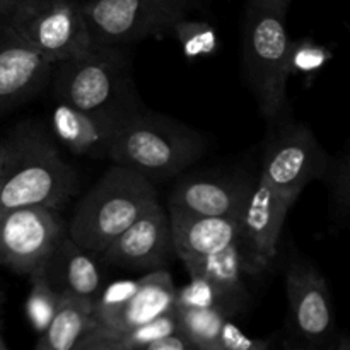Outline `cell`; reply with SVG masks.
<instances>
[{"mask_svg":"<svg viewBox=\"0 0 350 350\" xmlns=\"http://www.w3.org/2000/svg\"><path fill=\"white\" fill-rule=\"evenodd\" d=\"M50 84L58 103L118 125L146 109L137 94L126 44L92 43L81 57L51 65Z\"/></svg>","mask_w":350,"mask_h":350,"instance_id":"6da1fadb","label":"cell"},{"mask_svg":"<svg viewBox=\"0 0 350 350\" xmlns=\"http://www.w3.org/2000/svg\"><path fill=\"white\" fill-rule=\"evenodd\" d=\"M5 142V178L0 212L26 205L60 211L77 191L79 174L62 157L55 137L41 122H19Z\"/></svg>","mask_w":350,"mask_h":350,"instance_id":"7a4b0ae2","label":"cell"},{"mask_svg":"<svg viewBox=\"0 0 350 350\" xmlns=\"http://www.w3.org/2000/svg\"><path fill=\"white\" fill-rule=\"evenodd\" d=\"M287 10L275 0H248L243 17L241 64L245 81L260 113L273 122L289 109L291 41Z\"/></svg>","mask_w":350,"mask_h":350,"instance_id":"3957f363","label":"cell"},{"mask_svg":"<svg viewBox=\"0 0 350 350\" xmlns=\"http://www.w3.org/2000/svg\"><path fill=\"white\" fill-rule=\"evenodd\" d=\"M205 150L207 142L200 132L144 109L116 126L106 157L154 183L183 173Z\"/></svg>","mask_w":350,"mask_h":350,"instance_id":"277c9868","label":"cell"},{"mask_svg":"<svg viewBox=\"0 0 350 350\" xmlns=\"http://www.w3.org/2000/svg\"><path fill=\"white\" fill-rule=\"evenodd\" d=\"M156 200L152 181L130 167L115 164L81 198L67 222L68 236L79 246L101 256Z\"/></svg>","mask_w":350,"mask_h":350,"instance_id":"5b68a950","label":"cell"},{"mask_svg":"<svg viewBox=\"0 0 350 350\" xmlns=\"http://www.w3.org/2000/svg\"><path fill=\"white\" fill-rule=\"evenodd\" d=\"M200 0H88L81 3L92 43L132 44L171 36Z\"/></svg>","mask_w":350,"mask_h":350,"instance_id":"8992f818","label":"cell"},{"mask_svg":"<svg viewBox=\"0 0 350 350\" xmlns=\"http://www.w3.org/2000/svg\"><path fill=\"white\" fill-rule=\"evenodd\" d=\"M5 23L51 65L81 57L92 44L77 0L16 2Z\"/></svg>","mask_w":350,"mask_h":350,"instance_id":"52a82bcc","label":"cell"},{"mask_svg":"<svg viewBox=\"0 0 350 350\" xmlns=\"http://www.w3.org/2000/svg\"><path fill=\"white\" fill-rule=\"evenodd\" d=\"M270 125L258 176L273 190L297 200L311 181L325 180L330 156L306 123L282 115Z\"/></svg>","mask_w":350,"mask_h":350,"instance_id":"ba28073f","label":"cell"},{"mask_svg":"<svg viewBox=\"0 0 350 350\" xmlns=\"http://www.w3.org/2000/svg\"><path fill=\"white\" fill-rule=\"evenodd\" d=\"M67 234V222L55 208L26 205L0 212V265L29 275L46 263Z\"/></svg>","mask_w":350,"mask_h":350,"instance_id":"9c48e42d","label":"cell"},{"mask_svg":"<svg viewBox=\"0 0 350 350\" xmlns=\"http://www.w3.org/2000/svg\"><path fill=\"white\" fill-rule=\"evenodd\" d=\"M289 334L294 347H335L337 318L325 277L313 265L293 260L286 270Z\"/></svg>","mask_w":350,"mask_h":350,"instance_id":"30bf717a","label":"cell"},{"mask_svg":"<svg viewBox=\"0 0 350 350\" xmlns=\"http://www.w3.org/2000/svg\"><path fill=\"white\" fill-rule=\"evenodd\" d=\"M296 200L273 190L262 176L253 181L238 212V243L250 273L265 272L277 256L284 222Z\"/></svg>","mask_w":350,"mask_h":350,"instance_id":"8fae6325","label":"cell"},{"mask_svg":"<svg viewBox=\"0 0 350 350\" xmlns=\"http://www.w3.org/2000/svg\"><path fill=\"white\" fill-rule=\"evenodd\" d=\"M173 253L170 215L159 200H156L103 252L101 256L109 265L125 270L154 272L166 269Z\"/></svg>","mask_w":350,"mask_h":350,"instance_id":"7c38bea8","label":"cell"},{"mask_svg":"<svg viewBox=\"0 0 350 350\" xmlns=\"http://www.w3.org/2000/svg\"><path fill=\"white\" fill-rule=\"evenodd\" d=\"M50 75L51 64L5 24L0 31V116L40 94Z\"/></svg>","mask_w":350,"mask_h":350,"instance_id":"4fadbf2b","label":"cell"},{"mask_svg":"<svg viewBox=\"0 0 350 350\" xmlns=\"http://www.w3.org/2000/svg\"><path fill=\"white\" fill-rule=\"evenodd\" d=\"M176 287L166 269L146 272L137 287L118 306L92 314V328L85 335H111L147 323L174 308Z\"/></svg>","mask_w":350,"mask_h":350,"instance_id":"5bb4252c","label":"cell"},{"mask_svg":"<svg viewBox=\"0 0 350 350\" xmlns=\"http://www.w3.org/2000/svg\"><path fill=\"white\" fill-rule=\"evenodd\" d=\"M252 178L243 174H195L176 183L170 207L195 215H231L245 202Z\"/></svg>","mask_w":350,"mask_h":350,"instance_id":"9a60e30c","label":"cell"},{"mask_svg":"<svg viewBox=\"0 0 350 350\" xmlns=\"http://www.w3.org/2000/svg\"><path fill=\"white\" fill-rule=\"evenodd\" d=\"M238 212L231 215H195L170 207L167 215L174 255L185 262L212 255L231 245L238 239Z\"/></svg>","mask_w":350,"mask_h":350,"instance_id":"2e32d148","label":"cell"},{"mask_svg":"<svg viewBox=\"0 0 350 350\" xmlns=\"http://www.w3.org/2000/svg\"><path fill=\"white\" fill-rule=\"evenodd\" d=\"M190 277H202L217 294L221 308L228 318L239 313L248 297L245 275L250 273L238 239L212 255L190 258L183 262Z\"/></svg>","mask_w":350,"mask_h":350,"instance_id":"e0dca14e","label":"cell"},{"mask_svg":"<svg viewBox=\"0 0 350 350\" xmlns=\"http://www.w3.org/2000/svg\"><path fill=\"white\" fill-rule=\"evenodd\" d=\"M96 256V253L79 246L67 234L51 253L43 269L58 293L96 303L105 287Z\"/></svg>","mask_w":350,"mask_h":350,"instance_id":"ac0fdd59","label":"cell"},{"mask_svg":"<svg viewBox=\"0 0 350 350\" xmlns=\"http://www.w3.org/2000/svg\"><path fill=\"white\" fill-rule=\"evenodd\" d=\"M118 123L84 109L58 103L51 113V133L74 156L96 159L108 156V147Z\"/></svg>","mask_w":350,"mask_h":350,"instance_id":"d6986e66","label":"cell"},{"mask_svg":"<svg viewBox=\"0 0 350 350\" xmlns=\"http://www.w3.org/2000/svg\"><path fill=\"white\" fill-rule=\"evenodd\" d=\"M94 303L81 297L62 294L53 318L40 334L36 350H75L79 342L92 328Z\"/></svg>","mask_w":350,"mask_h":350,"instance_id":"ffe728a7","label":"cell"},{"mask_svg":"<svg viewBox=\"0 0 350 350\" xmlns=\"http://www.w3.org/2000/svg\"><path fill=\"white\" fill-rule=\"evenodd\" d=\"M178 332L174 308L159 318L111 335H84L75 350H147L157 338Z\"/></svg>","mask_w":350,"mask_h":350,"instance_id":"44dd1931","label":"cell"},{"mask_svg":"<svg viewBox=\"0 0 350 350\" xmlns=\"http://www.w3.org/2000/svg\"><path fill=\"white\" fill-rule=\"evenodd\" d=\"M178 332L193 350H219V332L228 317L214 306L174 304Z\"/></svg>","mask_w":350,"mask_h":350,"instance_id":"7402d4cb","label":"cell"},{"mask_svg":"<svg viewBox=\"0 0 350 350\" xmlns=\"http://www.w3.org/2000/svg\"><path fill=\"white\" fill-rule=\"evenodd\" d=\"M27 277H29V294L26 299V317L31 328L40 335L53 318L60 293L50 284L43 267H38Z\"/></svg>","mask_w":350,"mask_h":350,"instance_id":"603a6c76","label":"cell"},{"mask_svg":"<svg viewBox=\"0 0 350 350\" xmlns=\"http://www.w3.org/2000/svg\"><path fill=\"white\" fill-rule=\"evenodd\" d=\"M171 38L181 44L183 55L188 60L208 57L217 51V33L207 21H193L185 17L173 27Z\"/></svg>","mask_w":350,"mask_h":350,"instance_id":"cb8c5ba5","label":"cell"},{"mask_svg":"<svg viewBox=\"0 0 350 350\" xmlns=\"http://www.w3.org/2000/svg\"><path fill=\"white\" fill-rule=\"evenodd\" d=\"M347 149L338 157H330L325 180L330 183L332 190V219L334 228H344L349 217L350 205V167Z\"/></svg>","mask_w":350,"mask_h":350,"instance_id":"d4e9b609","label":"cell"},{"mask_svg":"<svg viewBox=\"0 0 350 350\" xmlns=\"http://www.w3.org/2000/svg\"><path fill=\"white\" fill-rule=\"evenodd\" d=\"M330 60V53L327 48L313 43L310 40H303L299 43L291 44V74H299L303 77H313Z\"/></svg>","mask_w":350,"mask_h":350,"instance_id":"484cf974","label":"cell"},{"mask_svg":"<svg viewBox=\"0 0 350 350\" xmlns=\"http://www.w3.org/2000/svg\"><path fill=\"white\" fill-rule=\"evenodd\" d=\"M272 347L269 338H252L226 318L219 332V350H267Z\"/></svg>","mask_w":350,"mask_h":350,"instance_id":"4316f807","label":"cell"},{"mask_svg":"<svg viewBox=\"0 0 350 350\" xmlns=\"http://www.w3.org/2000/svg\"><path fill=\"white\" fill-rule=\"evenodd\" d=\"M147 350H193V349H191V345L188 344V340L180 334V332H174V334L164 335V337L154 340L152 344L147 347Z\"/></svg>","mask_w":350,"mask_h":350,"instance_id":"83f0119b","label":"cell"},{"mask_svg":"<svg viewBox=\"0 0 350 350\" xmlns=\"http://www.w3.org/2000/svg\"><path fill=\"white\" fill-rule=\"evenodd\" d=\"M3 178H5V142L0 139V195H2Z\"/></svg>","mask_w":350,"mask_h":350,"instance_id":"f1b7e54d","label":"cell"},{"mask_svg":"<svg viewBox=\"0 0 350 350\" xmlns=\"http://www.w3.org/2000/svg\"><path fill=\"white\" fill-rule=\"evenodd\" d=\"M14 5H16V0H0V19L7 21V17L12 12Z\"/></svg>","mask_w":350,"mask_h":350,"instance_id":"f546056e","label":"cell"},{"mask_svg":"<svg viewBox=\"0 0 350 350\" xmlns=\"http://www.w3.org/2000/svg\"><path fill=\"white\" fill-rule=\"evenodd\" d=\"M3 303H5V296H3V293H0V313H2ZM0 350H9V345L2 337V321H0Z\"/></svg>","mask_w":350,"mask_h":350,"instance_id":"4dcf8cb0","label":"cell"},{"mask_svg":"<svg viewBox=\"0 0 350 350\" xmlns=\"http://www.w3.org/2000/svg\"><path fill=\"white\" fill-rule=\"evenodd\" d=\"M275 2L279 3V5L282 7V9L289 10V5H291V2H293V0H275Z\"/></svg>","mask_w":350,"mask_h":350,"instance_id":"1f68e13d","label":"cell"},{"mask_svg":"<svg viewBox=\"0 0 350 350\" xmlns=\"http://www.w3.org/2000/svg\"><path fill=\"white\" fill-rule=\"evenodd\" d=\"M5 21H3V19H0V31H2L3 29V27H5Z\"/></svg>","mask_w":350,"mask_h":350,"instance_id":"d6a6232c","label":"cell"},{"mask_svg":"<svg viewBox=\"0 0 350 350\" xmlns=\"http://www.w3.org/2000/svg\"><path fill=\"white\" fill-rule=\"evenodd\" d=\"M16 2H33V0H16Z\"/></svg>","mask_w":350,"mask_h":350,"instance_id":"836d02e7","label":"cell"}]
</instances>
